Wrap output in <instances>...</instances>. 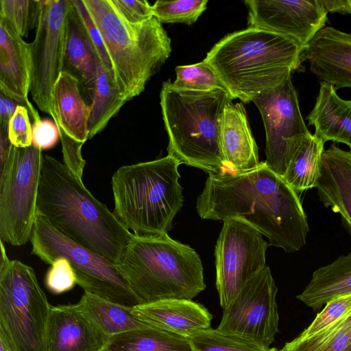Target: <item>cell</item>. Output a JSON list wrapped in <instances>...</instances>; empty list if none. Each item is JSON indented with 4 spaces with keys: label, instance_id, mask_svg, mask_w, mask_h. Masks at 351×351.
<instances>
[{
    "label": "cell",
    "instance_id": "47",
    "mask_svg": "<svg viewBox=\"0 0 351 351\" xmlns=\"http://www.w3.org/2000/svg\"><path fill=\"white\" fill-rule=\"evenodd\" d=\"M101 351H111V350H108V349H107V348H104V350H101Z\"/></svg>",
    "mask_w": 351,
    "mask_h": 351
},
{
    "label": "cell",
    "instance_id": "27",
    "mask_svg": "<svg viewBox=\"0 0 351 351\" xmlns=\"http://www.w3.org/2000/svg\"><path fill=\"white\" fill-rule=\"evenodd\" d=\"M324 143L310 133L291 156L282 178L298 193L315 188L320 176Z\"/></svg>",
    "mask_w": 351,
    "mask_h": 351
},
{
    "label": "cell",
    "instance_id": "22",
    "mask_svg": "<svg viewBox=\"0 0 351 351\" xmlns=\"http://www.w3.org/2000/svg\"><path fill=\"white\" fill-rule=\"evenodd\" d=\"M220 138L229 172L247 171L260 164L258 147L248 124L245 108L241 104L231 103L225 108Z\"/></svg>",
    "mask_w": 351,
    "mask_h": 351
},
{
    "label": "cell",
    "instance_id": "25",
    "mask_svg": "<svg viewBox=\"0 0 351 351\" xmlns=\"http://www.w3.org/2000/svg\"><path fill=\"white\" fill-rule=\"evenodd\" d=\"M75 306L110 337L135 330L159 328L136 313L133 307L114 303L87 292L84 293Z\"/></svg>",
    "mask_w": 351,
    "mask_h": 351
},
{
    "label": "cell",
    "instance_id": "3",
    "mask_svg": "<svg viewBox=\"0 0 351 351\" xmlns=\"http://www.w3.org/2000/svg\"><path fill=\"white\" fill-rule=\"evenodd\" d=\"M302 47L280 34L256 27L229 34L204 60L232 96L244 103L273 88L301 65Z\"/></svg>",
    "mask_w": 351,
    "mask_h": 351
},
{
    "label": "cell",
    "instance_id": "44",
    "mask_svg": "<svg viewBox=\"0 0 351 351\" xmlns=\"http://www.w3.org/2000/svg\"><path fill=\"white\" fill-rule=\"evenodd\" d=\"M12 147L8 133L0 131V173L3 171L8 164Z\"/></svg>",
    "mask_w": 351,
    "mask_h": 351
},
{
    "label": "cell",
    "instance_id": "37",
    "mask_svg": "<svg viewBox=\"0 0 351 351\" xmlns=\"http://www.w3.org/2000/svg\"><path fill=\"white\" fill-rule=\"evenodd\" d=\"M77 284L75 275L64 258L56 259L45 276V285L53 294H60L72 289Z\"/></svg>",
    "mask_w": 351,
    "mask_h": 351
},
{
    "label": "cell",
    "instance_id": "15",
    "mask_svg": "<svg viewBox=\"0 0 351 351\" xmlns=\"http://www.w3.org/2000/svg\"><path fill=\"white\" fill-rule=\"evenodd\" d=\"M248 27L285 36L302 49L324 27L327 12L319 0H247Z\"/></svg>",
    "mask_w": 351,
    "mask_h": 351
},
{
    "label": "cell",
    "instance_id": "5",
    "mask_svg": "<svg viewBox=\"0 0 351 351\" xmlns=\"http://www.w3.org/2000/svg\"><path fill=\"white\" fill-rule=\"evenodd\" d=\"M179 165L167 155L121 166L113 174V213L135 236L158 237L171 230L184 202Z\"/></svg>",
    "mask_w": 351,
    "mask_h": 351
},
{
    "label": "cell",
    "instance_id": "17",
    "mask_svg": "<svg viewBox=\"0 0 351 351\" xmlns=\"http://www.w3.org/2000/svg\"><path fill=\"white\" fill-rule=\"evenodd\" d=\"M30 83L29 43L0 17V93L25 107L33 123L40 118L28 99Z\"/></svg>",
    "mask_w": 351,
    "mask_h": 351
},
{
    "label": "cell",
    "instance_id": "30",
    "mask_svg": "<svg viewBox=\"0 0 351 351\" xmlns=\"http://www.w3.org/2000/svg\"><path fill=\"white\" fill-rule=\"evenodd\" d=\"M351 347V311L337 322L315 335L295 337L283 351H346Z\"/></svg>",
    "mask_w": 351,
    "mask_h": 351
},
{
    "label": "cell",
    "instance_id": "48",
    "mask_svg": "<svg viewBox=\"0 0 351 351\" xmlns=\"http://www.w3.org/2000/svg\"><path fill=\"white\" fill-rule=\"evenodd\" d=\"M346 351H351V347L350 348H348V350H346Z\"/></svg>",
    "mask_w": 351,
    "mask_h": 351
},
{
    "label": "cell",
    "instance_id": "40",
    "mask_svg": "<svg viewBox=\"0 0 351 351\" xmlns=\"http://www.w3.org/2000/svg\"><path fill=\"white\" fill-rule=\"evenodd\" d=\"M119 13L128 22L137 24L154 17L152 5L145 0H112Z\"/></svg>",
    "mask_w": 351,
    "mask_h": 351
},
{
    "label": "cell",
    "instance_id": "18",
    "mask_svg": "<svg viewBox=\"0 0 351 351\" xmlns=\"http://www.w3.org/2000/svg\"><path fill=\"white\" fill-rule=\"evenodd\" d=\"M110 336L75 304L51 306L47 330V351H101Z\"/></svg>",
    "mask_w": 351,
    "mask_h": 351
},
{
    "label": "cell",
    "instance_id": "2",
    "mask_svg": "<svg viewBox=\"0 0 351 351\" xmlns=\"http://www.w3.org/2000/svg\"><path fill=\"white\" fill-rule=\"evenodd\" d=\"M37 215L64 236L115 264L134 236L82 180L47 155L43 158Z\"/></svg>",
    "mask_w": 351,
    "mask_h": 351
},
{
    "label": "cell",
    "instance_id": "12",
    "mask_svg": "<svg viewBox=\"0 0 351 351\" xmlns=\"http://www.w3.org/2000/svg\"><path fill=\"white\" fill-rule=\"evenodd\" d=\"M71 0H38L34 40L29 43L31 97L38 108L52 115L51 93L62 73L65 23Z\"/></svg>",
    "mask_w": 351,
    "mask_h": 351
},
{
    "label": "cell",
    "instance_id": "41",
    "mask_svg": "<svg viewBox=\"0 0 351 351\" xmlns=\"http://www.w3.org/2000/svg\"><path fill=\"white\" fill-rule=\"evenodd\" d=\"M60 138L54 121L44 119L32 123V145L43 150L54 147Z\"/></svg>",
    "mask_w": 351,
    "mask_h": 351
},
{
    "label": "cell",
    "instance_id": "11",
    "mask_svg": "<svg viewBox=\"0 0 351 351\" xmlns=\"http://www.w3.org/2000/svg\"><path fill=\"white\" fill-rule=\"evenodd\" d=\"M215 248L216 287L222 308L236 298L244 285L266 265L269 244L263 234L240 219H228Z\"/></svg>",
    "mask_w": 351,
    "mask_h": 351
},
{
    "label": "cell",
    "instance_id": "33",
    "mask_svg": "<svg viewBox=\"0 0 351 351\" xmlns=\"http://www.w3.org/2000/svg\"><path fill=\"white\" fill-rule=\"evenodd\" d=\"M207 0L156 1L152 5L155 17L162 23H194L206 10Z\"/></svg>",
    "mask_w": 351,
    "mask_h": 351
},
{
    "label": "cell",
    "instance_id": "7",
    "mask_svg": "<svg viewBox=\"0 0 351 351\" xmlns=\"http://www.w3.org/2000/svg\"><path fill=\"white\" fill-rule=\"evenodd\" d=\"M100 30L116 82L127 100L139 95L168 59L171 39L153 17L132 24L119 13L112 0H83Z\"/></svg>",
    "mask_w": 351,
    "mask_h": 351
},
{
    "label": "cell",
    "instance_id": "21",
    "mask_svg": "<svg viewBox=\"0 0 351 351\" xmlns=\"http://www.w3.org/2000/svg\"><path fill=\"white\" fill-rule=\"evenodd\" d=\"M133 309L156 327L184 337L210 328L213 319L204 306L188 299L139 304Z\"/></svg>",
    "mask_w": 351,
    "mask_h": 351
},
{
    "label": "cell",
    "instance_id": "39",
    "mask_svg": "<svg viewBox=\"0 0 351 351\" xmlns=\"http://www.w3.org/2000/svg\"><path fill=\"white\" fill-rule=\"evenodd\" d=\"M62 144L64 164L80 180L86 161L82 156V147L84 143L80 142L69 136L60 127L58 126Z\"/></svg>",
    "mask_w": 351,
    "mask_h": 351
},
{
    "label": "cell",
    "instance_id": "28",
    "mask_svg": "<svg viewBox=\"0 0 351 351\" xmlns=\"http://www.w3.org/2000/svg\"><path fill=\"white\" fill-rule=\"evenodd\" d=\"M106 348L111 351H192L186 337L156 328L112 336Z\"/></svg>",
    "mask_w": 351,
    "mask_h": 351
},
{
    "label": "cell",
    "instance_id": "4",
    "mask_svg": "<svg viewBox=\"0 0 351 351\" xmlns=\"http://www.w3.org/2000/svg\"><path fill=\"white\" fill-rule=\"evenodd\" d=\"M165 128L169 137L168 155L179 163L208 174L228 171L221 145L224 110L234 97L227 90H180L171 80L160 94Z\"/></svg>",
    "mask_w": 351,
    "mask_h": 351
},
{
    "label": "cell",
    "instance_id": "34",
    "mask_svg": "<svg viewBox=\"0 0 351 351\" xmlns=\"http://www.w3.org/2000/svg\"><path fill=\"white\" fill-rule=\"evenodd\" d=\"M0 17L21 37H27L38 21V0H0Z\"/></svg>",
    "mask_w": 351,
    "mask_h": 351
},
{
    "label": "cell",
    "instance_id": "14",
    "mask_svg": "<svg viewBox=\"0 0 351 351\" xmlns=\"http://www.w3.org/2000/svg\"><path fill=\"white\" fill-rule=\"evenodd\" d=\"M277 291L270 269L266 266L248 280L223 308L217 328L269 349L278 332Z\"/></svg>",
    "mask_w": 351,
    "mask_h": 351
},
{
    "label": "cell",
    "instance_id": "20",
    "mask_svg": "<svg viewBox=\"0 0 351 351\" xmlns=\"http://www.w3.org/2000/svg\"><path fill=\"white\" fill-rule=\"evenodd\" d=\"M317 189L319 200L341 216V224L351 238V150L332 144L322 156Z\"/></svg>",
    "mask_w": 351,
    "mask_h": 351
},
{
    "label": "cell",
    "instance_id": "43",
    "mask_svg": "<svg viewBox=\"0 0 351 351\" xmlns=\"http://www.w3.org/2000/svg\"><path fill=\"white\" fill-rule=\"evenodd\" d=\"M319 2L327 12L351 14V0H319Z\"/></svg>",
    "mask_w": 351,
    "mask_h": 351
},
{
    "label": "cell",
    "instance_id": "42",
    "mask_svg": "<svg viewBox=\"0 0 351 351\" xmlns=\"http://www.w3.org/2000/svg\"><path fill=\"white\" fill-rule=\"evenodd\" d=\"M21 106L16 100L0 93V131L8 133L10 121L17 107Z\"/></svg>",
    "mask_w": 351,
    "mask_h": 351
},
{
    "label": "cell",
    "instance_id": "9",
    "mask_svg": "<svg viewBox=\"0 0 351 351\" xmlns=\"http://www.w3.org/2000/svg\"><path fill=\"white\" fill-rule=\"evenodd\" d=\"M51 307L33 268L17 260L0 265V324L16 351H47Z\"/></svg>",
    "mask_w": 351,
    "mask_h": 351
},
{
    "label": "cell",
    "instance_id": "31",
    "mask_svg": "<svg viewBox=\"0 0 351 351\" xmlns=\"http://www.w3.org/2000/svg\"><path fill=\"white\" fill-rule=\"evenodd\" d=\"M192 351H267L268 349L241 337L211 328L186 337Z\"/></svg>",
    "mask_w": 351,
    "mask_h": 351
},
{
    "label": "cell",
    "instance_id": "1",
    "mask_svg": "<svg viewBox=\"0 0 351 351\" xmlns=\"http://www.w3.org/2000/svg\"><path fill=\"white\" fill-rule=\"evenodd\" d=\"M196 210L202 219L242 220L286 253L300 250L309 232L298 193L265 162L244 172L208 174Z\"/></svg>",
    "mask_w": 351,
    "mask_h": 351
},
{
    "label": "cell",
    "instance_id": "10",
    "mask_svg": "<svg viewBox=\"0 0 351 351\" xmlns=\"http://www.w3.org/2000/svg\"><path fill=\"white\" fill-rule=\"evenodd\" d=\"M44 156L32 145H13L0 173V239L13 246L30 239L37 215V197Z\"/></svg>",
    "mask_w": 351,
    "mask_h": 351
},
{
    "label": "cell",
    "instance_id": "24",
    "mask_svg": "<svg viewBox=\"0 0 351 351\" xmlns=\"http://www.w3.org/2000/svg\"><path fill=\"white\" fill-rule=\"evenodd\" d=\"M53 120L69 136L85 143L88 138V121L92 105L84 101L77 80L62 72L51 93Z\"/></svg>",
    "mask_w": 351,
    "mask_h": 351
},
{
    "label": "cell",
    "instance_id": "8",
    "mask_svg": "<svg viewBox=\"0 0 351 351\" xmlns=\"http://www.w3.org/2000/svg\"><path fill=\"white\" fill-rule=\"evenodd\" d=\"M29 241L32 253L47 264L66 258L84 292L128 307L140 304L115 263L64 236L38 215Z\"/></svg>",
    "mask_w": 351,
    "mask_h": 351
},
{
    "label": "cell",
    "instance_id": "35",
    "mask_svg": "<svg viewBox=\"0 0 351 351\" xmlns=\"http://www.w3.org/2000/svg\"><path fill=\"white\" fill-rule=\"evenodd\" d=\"M351 311V294L341 295L328 301L311 324L297 337L306 338L331 326Z\"/></svg>",
    "mask_w": 351,
    "mask_h": 351
},
{
    "label": "cell",
    "instance_id": "46",
    "mask_svg": "<svg viewBox=\"0 0 351 351\" xmlns=\"http://www.w3.org/2000/svg\"><path fill=\"white\" fill-rule=\"evenodd\" d=\"M267 351H283L282 349V350H278L276 348H269Z\"/></svg>",
    "mask_w": 351,
    "mask_h": 351
},
{
    "label": "cell",
    "instance_id": "45",
    "mask_svg": "<svg viewBox=\"0 0 351 351\" xmlns=\"http://www.w3.org/2000/svg\"><path fill=\"white\" fill-rule=\"evenodd\" d=\"M0 351H16L7 331L0 324Z\"/></svg>",
    "mask_w": 351,
    "mask_h": 351
},
{
    "label": "cell",
    "instance_id": "36",
    "mask_svg": "<svg viewBox=\"0 0 351 351\" xmlns=\"http://www.w3.org/2000/svg\"><path fill=\"white\" fill-rule=\"evenodd\" d=\"M72 3L80 16L87 36L99 58L100 63L116 82L112 64L100 30L94 23L83 0H72Z\"/></svg>",
    "mask_w": 351,
    "mask_h": 351
},
{
    "label": "cell",
    "instance_id": "23",
    "mask_svg": "<svg viewBox=\"0 0 351 351\" xmlns=\"http://www.w3.org/2000/svg\"><path fill=\"white\" fill-rule=\"evenodd\" d=\"M306 119L324 143H343L351 150V100L339 97L332 85L320 83L315 106Z\"/></svg>",
    "mask_w": 351,
    "mask_h": 351
},
{
    "label": "cell",
    "instance_id": "19",
    "mask_svg": "<svg viewBox=\"0 0 351 351\" xmlns=\"http://www.w3.org/2000/svg\"><path fill=\"white\" fill-rule=\"evenodd\" d=\"M99 62L71 0L65 23L62 72L77 80L81 94L89 106L92 105L95 95Z\"/></svg>",
    "mask_w": 351,
    "mask_h": 351
},
{
    "label": "cell",
    "instance_id": "26",
    "mask_svg": "<svg viewBox=\"0 0 351 351\" xmlns=\"http://www.w3.org/2000/svg\"><path fill=\"white\" fill-rule=\"evenodd\" d=\"M351 294V252L314 271L312 278L297 298L317 309L330 300Z\"/></svg>",
    "mask_w": 351,
    "mask_h": 351
},
{
    "label": "cell",
    "instance_id": "13",
    "mask_svg": "<svg viewBox=\"0 0 351 351\" xmlns=\"http://www.w3.org/2000/svg\"><path fill=\"white\" fill-rule=\"evenodd\" d=\"M252 101L257 106L264 123L265 162L272 171L283 177L293 153L311 133L300 110L291 75Z\"/></svg>",
    "mask_w": 351,
    "mask_h": 351
},
{
    "label": "cell",
    "instance_id": "6",
    "mask_svg": "<svg viewBox=\"0 0 351 351\" xmlns=\"http://www.w3.org/2000/svg\"><path fill=\"white\" fill-rule=\"evenodd\" d=\"M116 265L140 304L192 300L206 288L199 255L168 234L158 237L134 235Z\"/></svg>",
    "mask_w": 351,
    "mask_h": 351
},
{
    "label": "cell",
    "instance_id": "32",
    "mask_svg": "<svg viewBox=\"0 0 351 351\" xmlns=\"http://www.w3.org/2000/svg\"><path fill=\"white\" fill-rule=\"evenodd\" d=\"M176 79L172 86L180 90L210 91L215 89L228 90L212 66L204 60L176 68Z\"/></svg>",
    "mask_w": 351,
    "mask_h": 351
},
{
    "label": "cell",
    "instance_id": "16",
    "mask_svg": "<svg viewBox=\"0 0 351 351\" xmlns=\"http://www.w3.org/2000/svg\"><path fill=\"white\" fill-rule=\"evenodd\" d=\"M305 60L318 79L335 90L351 88V33L323 27L302 49L300 62Z\"/></svg>",
    "mask_w": 351,
    "mask_h": 351
},
{
    "label": "cell",
    "instance_id": "38",
    "mask_svg": "<svg viewBox=\"0 0 351 351\" xmlns=\"http://www.w3.org/2000/svg\"><path fill=\"white\" fill-rule=\"evenodd\" d=\"M8 137L12 145L19 148L32 145V124L27 109L19 106L8 125Z\"/></svg>",
    "mask_w": 351,
    "mask_h": 351
},
{
    "label": "cell",
    "instance_id": "29",
    "mask_svg": "<svg viewBox=\"0 0 351 351\" xmlns=\"http://www.w3.org/2000/svg\"><path fill=\"white\" fill-rule=\"evenodd\" d=\"M127 101L114 78L99 62L95 95L88 121V138L101 132Z\"/></svg>",
    "mask_w": 351,
    "mask_h": 351
}]
</instances>
